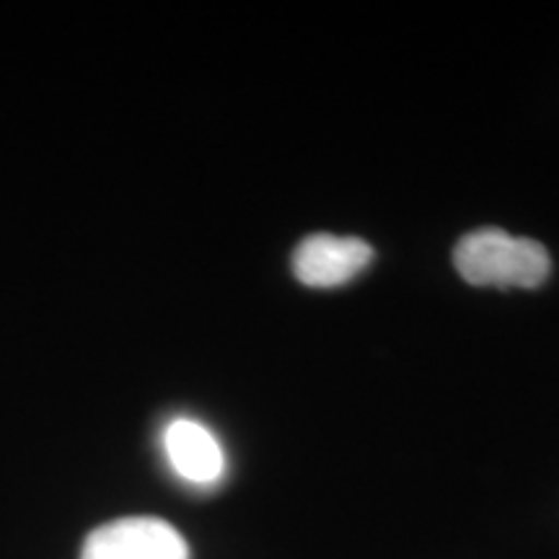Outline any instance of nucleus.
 Returning <instances> with one entry per match:
<instances>
[{
  "label": "nucleus",
  "mask_w": 559,
  "mask_h": 559,
  "mask_svg": "<svg viewBox=\"0 0 559 559\" xmlns=\"http://www.w3.org/2000/svg\"><path fill=\"white\" fill-rule=\"evenodd\" d=\"M373 262V247L355 236L311 234L293 251V272L309 288H337Z\"/></svg>",
  "instance_id": "nucleus-3"
},
{
  "label": "nucleus",
  "mask_w": 559,
  "mask_h": 559,
  "mask_svg": "<svg viewBox=\"0 0 559 559\" xmlns=\"http://www.w3.org/2000/svg\"><path fill=\"white\" fill-rule=\"evenodd\" d=\"M81 559H190V547L164 519L130 515L91 531Z\"/></svg>",
  "instance_id": "nucleus-2"
},
{
  "label": "nucleus",
  "mask_w": 559,
  "mask_h": 559,
  "mask_svg": "<svg viewBox=\"0 0 559 559\" xmlns=\"http://www.w3.org/2000/svg\"><path fill=\"white\" fill-rule=\"evenodd\" d=\"M164 451L181 479L192 485H215L226 472V456L218 438L198 419L179 417L164 430Z\"/></svg>",
  "instance_id": "nucleus-4"
},
{
  "label": "nucleus",
  "mask_w": 559,
  "mask_h": 559,
  "mask_svg": "<svg viewBox=\"0 0 559 559\" xmlns=\"http://www.w3.org/2000/svg\"><path fill=\"white\" fill-rule=\"evenodd\" d=\"M456 272L474 288H539L551 272L544 243L510 236L502 228H477L453 249Z\"/></svg>",
  "instance_id": "nucleus-1"
}]
</instances>
